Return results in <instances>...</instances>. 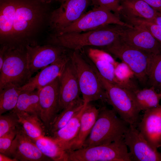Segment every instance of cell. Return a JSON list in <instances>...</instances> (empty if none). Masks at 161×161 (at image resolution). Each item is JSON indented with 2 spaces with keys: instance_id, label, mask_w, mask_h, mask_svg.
<instances>
[{
  "instance_id": "cell-1",
  "label": "cell",
  "mask_w": 161,
  "mask_h": 161,
  "mask_svg": "<svg viewBox=\"0 0 161 161\" xmlns=\"http://www.w3.org/2000/svg\"><path fill=\"white\" fill-rule=\"evenodd\" d=\"M37 0H0V39L1 45L29 43L28 38L39 27L45 16Z\"/></svg>"
},
{
  "instance_id": "cell-2",
  "label": "cell",
  "mask_w": 161,
  "mask_h": 161,
  "mask_svg": "<svg viewBox=\"0 0 161 161\" xmlns=\"http://www.w3.org/2000/svg\"><path fill=\"white\" fill-rule=\"evenodd\" d=\"M124 26L112 24L80 32L50 35V44L60 46L72 51H80L87 47L100 48L109 45L118 39Z\"/></svg>"
},
{
  "instance_id": "cell-3",
  "label": "cell",
  "mask_w": 161,
  "mask_h": 161,
  "mask_svg": "<svg viewBox=\"0 0 161 161\" xmlns=\"http://www.w3.org/2000/svg\"><path fill=\"white\" fill-rule=\"evenodd\" d=\"M117 114L113 109L106 106L100 108L97 120L83 147L107 144L123 138L129 125Z\"/></svg>"
},
{
  "instance_id": "cell-4",
  "label": "cell",
  "mask_w": 161,
  "mask_h": 161,
  "mask_svg": "<svg viewBox=\"0 0 161 161\" xmlns=\"http://www.w3.org/2000/svg\"><path fill=\"white\" fill-rule=\"evenodd\" d=\"M7 45L0 70V90L11 84L21 87L32 76L28 67L25 44Z\"/></svg>"
},
{
  "instance_id": "cell-5",
  "label": "cell",
  "mask_w": 161,
  "mask_h": 161,
  "mask_svg": "<svg viewBox=\"0 0 161 161\" xmlns=\"http://www.w3.org/2000/svg\"><path fill=\"white\" fill-rule=\"evenodd\" d=\"M92 66L106 91V102L111 106L120 117L129 126L137 128L141 117L128 89L107 80L99 73L91 61Z\"/></svg>"
},
{
  "instance_id": "cell-6",
  "label": "cell",
  "mask_w": 161,
  "mask_h": 161,
  "mask_svg": "<svg viewBox=\"0 0 161 161\" xmlns=\"http://www.w3.org/2000/svg\"><path fill=\"white\" fill-rule=\"evenodd\" d=\"M80 52L72 50L70 58L84 103L98 100L106 102V94L103 86L92 66L83 53Z\"/></svg>"
},
{
  "instance_id": "cell-7",
  "label": "cell",
  "mask_w": 161,
  "mask_h": 161,
  "mask_svg": "<svg viewBox=\"0 0 161 161\" xmlns=\"http://www.w3.org/2000/svg\"><path fill=\"white\" fill-rule=\"evenodd\" d=\"M126 64L143 86L147 85L148 77L153 55L132 47L120 37L112 44L100 48Z\"/></svg>"
},
{
  "instance_id": "cell-8",
  "label": "cell",
  "mask_w": 161,
  "mask_h": 161,
  "mask_svg": "<svg viewBox=\"0 0 161 161\" xmlns=\"http://www.w3.org/2000/svg\"><path fill=\"white\" fill-rule=\"evenodd\" d=\"M67 161H132L124 138L109 143L66 151Z\"/></svg>"
},
{
  "instance_id": "cell-9",
  "label": "cell",
  "mask_w": 161,
  "mask_h": 161,
  "mask_svg": "<svg viewBox=\"0 0 161 161\" xmlns=\"http://www.w3.org/2000/svg\"><path fill=\"white\" fill-rule=\"evenodd\" d=\"M112 24L132 26L122 20L119 17L106 8L94 6L92 9L86 12L77 21L59 32L53 34L59 35L83 32Z\"/></svg>"
},
{
  "instance_id": "cell-10",
  "label": "cell",
  "mask_w": 161,
  "mask_h": 161,
  "mask_svg": "<svg viewBox=\"0 0 161 161\" xmlns=\"http://www.w3.org/2000/svg\"><path fill=\"white\" fill-rule=\"evenodd\" d=\"M28 67L31 75L68 54L71 50L52 44L41 46L34 42L25 44Z\"/></svg>"
},
{
  "instance_id": "cell-11",
  "label": "cell",
  "mask_w": 161,
  "mask_h": 161,
  "mask_svg": "<svg viewBox=\"0 0 161 161\" xmlns=\"http://www.w3.org/2000/svg\"><path fill=\"white\" fill-rule=\"evenodd\" d=\"M92 0H66L52 11L49 19V28L57 33L78 20L84 13Z\"/></svg>"
},
{
  "instance_id": "cell-12",
  "label": "cell",
  "mask_w": 161,
  "mask_h": 161,
  "mask_svg": "<svg viewBox=\"0 0 161 161\" xmlns=\"http://www.w3.org/2000/svg\"><path fill=\"white\" fill-rule=\"evenodd\" d=\"M59 76L39 90L40 118L48 132L59 112Z\"/></svg>"
},
{
  "instance_id": "cell-13",
  "label": "cell",
  "mask_w": 161,
  "mask_h": 161,
  "mask_svg": "<svg viewBox=\"0 0 161 161\" xmlns=\"http://www.w3.org/2000/svg\"><path fill=\"white\" fill-rule=\"evenodd\" d=\"M124 140L132 161H161V153L148 142L137 128L129 126Z\"/></svg>"
},
{
  "instance_id": "cell-14",
  "label": "cell",
  "mask_w": 161,
  "mask_h": 161,
  "mask_svg": "<svg viewBox=\"0 0 161 161\" xmlns=\"http://www.w3.org/2000/svg\"><path fill=\"white\" fill-rule=\"evenodd\" d=\"M125 43L151 55L161 53V44L144 27H124L120 37Z\"/></svg>"
},
{
  "instance_id": "cell-15",
  "label": "cell",
  "mask_w": 161,
  "mask_h": 161,
  "mask_svg": "<svg viewBox=\"0 0 161 161\" xmlns=\"http://www.w3.org/2000/svg\"><path fill=\"white\" fill-rule=\"evenodd\" d=\"M8 156L17 161L51 160L42 153L33 141L24 133L21 125L13 141Z\"/></svg>"
},
{
  "instance_id": "cell-16",
  "label": "cell",
  "mask_w": 161,
  "mask_h": 161,
  "mask_svg": "<svg viewBox=\"0 0 161 161\" xmlns=\"http://www.w3.org/2000/svg\"><path fill=\"white\" fill-rule=\"evenodd\" d=\"M137 128L152 147H161V105L145 111Z\"/></svg>"
},
{
  "instance_id": "cell-17",
  "label": "cell",
  "mask_w": 161,
  "mask_h": 161,
  "mask_svg": "<svg viewBox=\"0 0 161 161\" xmlns=\"http://www.w3.org/2000/svg\"><path fill=\"white\" fill-rule=\"evenodd\" d=\"M59 77L60 112L71 102L80 97L81 93L77 74L71 58Z\"/></svg>"
},
{
  "instance_id": "cell-18",
  "label": "cell",
  "mask_w": 161,
  "mask_h": 161,
  "mask_svg": "<svg viewBox=\"0 0 161 161\" xmlns=\"http://www.w3.org/2000/svg\"><path fill=\"white\" fill-rule=\"evenodd\" d=\"M85 55L105 79L114 84L129 89L116 78L115 68L118 62L115 61L112 55L102 49L91 47L87 49Z\"/></svg>"
},
{
  "instance_id": "cell-19",
  "label": "cell",
  "mask_w": 161,
  "mask_h": 161,
  "mask_svg": "<svg viewBox=\"0 0 161 161\" xmlns=\"http://www.w3.org/2000/svg\"><path fill=\"white\" fill-rule=\"evenodd\" d=\"M71 50L67 55L41 69L27 82L20 87L21 90H40L52 82L61 74L66 64L70 59Z\"/></svg>"
},
{
  "instance_id": "cell-20",
  "label": "cell",
  "mask_w": 161,
  "mask_h": 161,
  "mask_svg": "<svg viewBox=\"0 0 161 161\" xmlns=\"http://www.w3.org/2000/svg\"><path fill=\"white\" fill-rule=\"evenodd\" d=\"M119 16L125 22L134 19L152 21L160 13L142 0H121Z\"/></svg>"
},
{
  "instance_id": "cell-21",
  "label": "cell",
  "mask_w": 161,
  "mask_h": 161,
  "mask_svg": "<svg viewBox=\"0 0 161 161\" xmlns=\"http://www.w3.org/2000/svg\"><path fill=\"white\" fill-rule=\"evenodd\" d=\"M99 109L90 103L85 104L81 116L78 135L66 151L75 150L83 147L85 140L90 134L97 120Z\"/></svg>"
},
{
  "instance_id": "cell-22",
  "label": "cell",
  "mask_w": 161,
  "mask_h": 161,
  "mask_svg": "<svg viewBox=\"0 0 161 161\" xmlns=\"http://www.w3.org/2000/svg\"><path fill=\"white\" fill-rule=\"evenodd\" d=\"M85 105L76 112L64 127L50 134L49 136L65 151L68 149L78 135L80 126V119Z\"/></svg>"
},
{
  "instance_id": "cell-23",
  "label": "cell",
  "mask_w": 161,
  "mask_h": 161,
  "mask_svg": "<svg viewBox=\"0 0 161 161\" xmlns=\"http://www.w3.org/2000/svg\"><path fill=\"white\" fill-rule=\"evenodd\" d=\"M129 91L136 106L140 112H144L160 105L161 93H157L154 87L142 89L138 88Z\"/></svg>"
},
{
  "instance_id": "cell-24",
  "label": "cell",
  "mask_w": 161,
  "mask_h": 161,
  "mask_svg": "<svg viewBox=\"0 0 161 161\" xmlns=\"http://www.w3.org/2000/svg\"><path fill=\"white\" fill-rule=\"evenodd\" d=\"M16 113L22 129L30 139L34 140L46 136L47 129L38 116L25 112Z\"/></svg>"
},
{
  "instance_id": "cell-25",
  "label": "cell",
  "mask_w": 161,
  "mask_h": 161,
  "mask_svg": "<svg viewBox=\"0 0 161 161\" xmlns=\"http://www.w3.org/2000/svg\"><path fill=\"white\" fill-rule=\"evenodd\" d=\"M39 91V90H21L16 106L12 111L15 112H25L40 117Z\"/></svg>"
},
{
  "instance_id": "cell-26",
  "label": "cell",
  "mask_w": 161,
  "mask_h": 161,
  "mask_svg": "<svg viewBox=\"0 0 161 161\" xmlns=\"http://www.w3.org/2000/svg\"><path fill=\"white\" fill-rule=\"evenodd\" d=\"M32 140L42 153L51 160L55 161H67L66 151L50 137L45 136Z\"/></svg>"
},
{
  "instance_id": "cell-27",
  "label": "cell",
  "mask_w": 161,
  "mask_h": 161,
  "mask_svg": "<svg viewBox=\"0 0 161 161\" xmlns=\"http://www.w3.org/2000/svg\"><path fill=\"white\" fill-rule=\"evenodd\" d=\"M85 104L82 98L80 97L70 103L57 115L50 126L48 133L50 134L64 127Z\"/></svg>"
},
{
  "instance_id": "cell-28",
  "label": "cell",
  "mask_w": 161,
  "mask_h": 161,
  "mask_svg": "<svg viewBox=\"0 0 161 161\" xmlns=\"http://www.w3.org/2000/svg\"><path fill=\"white\" fill-rule=\"evenodd\" d=\"M20 87L11 84L0 90V115L15 108L21 91Z\"/></svg>"
},
{
  "instance_id": "cell-29",
  "label": "cell",
  "mask_w": 161,
  "mask_h": 161,
  "mask_svg": "<svg viewBox=\"0 0 161 161\" xmlns=\"http://www.w3.org/2000/svg\"><path fill=\"white\" fill-rule=\"evenodd\" d=\"M114 72L117 79L126 85L129 90H134L139 88L132 80L135 77L134 72L125 63L123 62H118L115 67Z\"/></svg>"
},
{
  "instance_id": "cell-30",
  "label": "cell",
  "mask_w": 161,
  "mask_h": 161,
  "mask_svg": "<svg viewBox=\"0 0 161 161\" xmlns=\"http://www.w3.org/2000/svg\"><path fill=\"white\" fill-rule=\"evenodd\" d=\"M147 85L155 89L161 85V53L153 56L149 68Z\"/></svg>"
},
{
  "instance_id": "cell-31",
  "label": "cell",
  "mask_w": 161,
  "mask_h": 161,
  "mask_svg": "<svg viewBox=\"0 0 161 161\" xmlns=\"http://www.w3.org/2000/svg\"><path fill=\"white\" fill-rule=\"evenodd\" d=\"M20 125L17 114L12 111L0 116V137Z\"/></svg>"
},
{
  "instance_id": "cell-32",
  "label": "cell",
  "mask_w": 161,
  "mask_h": 161,
  "mask_svg": "<svg viewBox=\"0 0 161 161\" xmlns=\"http://www.w3.org/2000/svg\"><path fill=\"white\" fill-rule=\"evenodd\" d=\"M132 25H139L146 29L161 44V26L142 19H134L127 22Z\"/></svg>"
},
{
  "instance_id": "cell-33",
  "label": "cell",
  "mask_w": 161,
  "mask_h": 161,
  "mask_svg": "<svg viewBox=\"0 0 161 161\" xmlns=\"http://www.w3.org/2000/svg\"><path fill=\"white\" fill-rule=\"evenodd\" d=\"M20 125L0 137V153L8 156L13 141Z\"/></svg>"
},
{
  "instance_id": "cell-34",
  "label": "cell",
  "mask_w": 161,
  "mask_h": 161,
  "mask_svg": "<svg viewBox=\"0 0 161 161\" xmlns=\"http://www.w3.org/2000/svg\"><path fill=\"white\" fill-rule=\"evenodd\" d=\"M121 0H92V4L106 8L120 17Z\"/></svg>"
},
{
  "instance_id": "cell-35",
  "label": "cell",
  "mask_w": 161,
  "mask_h": 161,
  "mask_svg": "<svg viewBox=\"0 0 161 161\" xmlns=\"http://www.w3.org/2000/svg\"><path fill=\"white\" fill-rule=\"evenodd\" d=\"M150 5L155 10L161 12V0H142Z\"/></svg>"
},
{
  "instance_id": "cell-36",
  "label": "cell",
  "mask_w": 161,
  "mask_h": 161,
  "mask_svg": "<svg viewBox=\"0 0 161 161\" xmlns=\"http://www.w3.org/2000/svg\"><path fill=\"white\" fill-rule=\"evenodd\" d=\"M7 47V44L1 45L0 49V70L1 69L4 61V54Z\"/></svg>"
},
{
  "instance_id": "cell-37",
  "label": "cell",
  "mask_w": 161,
  "mask_h": 161,
  "mask_svg": "<svg viewBox=\"0 0 161 161\" xmlns=\"http://www.w3.org/2000/svg\"><path fill=\"white\" fill-rule=\"evenodd\" d=\"M0 161H17L15 159L0 153Z\"/></svg>"
},
{
  "instance_id": "cell-38",
  "label": "cell",
  "mask_w": 161,
  "mask_h": 161,
  "mask_svg": "<svg viewBox=\"0 0 161 161\" xmlns=\"http://www.w3.org/2000/svg\"><path fill=\"white\" fill-rule=\"evenodd\" d=\"M149 22L153 23L161 26V15L160 13H159L152 21Z\"/></svg>"
},
{
  "instance_id": "cell-39",
  "label": "cell",
  "mask_w": 161,
  "mask_h": 161,
  "mask_svg": "<svg viewBox=\"0 0 161 161\" xmlns=\"http://www.w3.org/2000/svg\"><path fill=\"white\" fill-rule=\"evenodd\" d=\"M37 0L44 4H47L50 3L55 0Z\"/></svg>"
},
{
  "instance_id": "cell-40",
  "label": "cell",
  "mask_w": 161,
  "mask_h": 161,
  "mask_svg": "<svg viewBox=\"0 0 161 161\" xmlns=\"http://www.w3.org/2000/svg\"><path fill=\"white\" fill-rule=\"evenodd\" d=\"M60 1L61 4L64 2L66 0H57Z\"/></svg>"
},
{
  "instance_id": "cell-41",
  "label": "cell",
  "mask_w": 161,
  "mask_h": 161,
  "mask_svg": "<svg viewBox=\"0 0 161 161\" xmlns=\"http://www.w3.org/2000/svg\"><path fill=\"white\" fill-rule=\"evenodd\" d=\"M159 88L160 89L161 91V85L160 86Z\"/></svg>"
},
{
  "instance_id": "cell-42",
  "label": "cell",
  "mask_w": 161,
  "mask_h": 161,
  "mask_svg": "<svg viewBox=\"0 0 161 161\" xmlns=\"http://www.w3.org/2000/svg\"><path fill=\"white\" fill-rule=\"evenodd\" d=\"M160 13V15H161V12Z\"/></svg>"
}]
</instances>
